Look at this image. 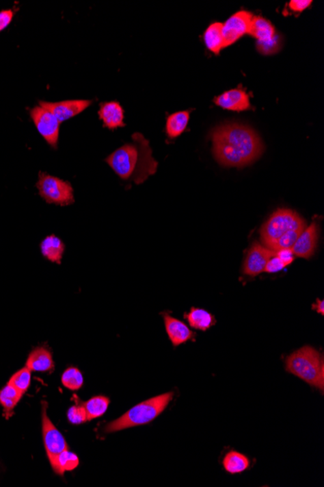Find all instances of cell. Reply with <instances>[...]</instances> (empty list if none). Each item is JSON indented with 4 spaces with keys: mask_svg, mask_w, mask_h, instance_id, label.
<instances>
[{
    "mask_svg": "<svg viewBox=\"0 0 324 487\" xmlns=\"http://www.w3.org/2000/svg\"><path fill=\"white\" fill-rule=\"evenodd\" d=\"M305 228H306V227H305ZM305 228L291 229V231L288 232L286 235L282 236L279 240L275 241V242L271 245L269 249L274 252H278L282 249H291L295 241L297 240L298 236L304 231Z\"/></svg>",
    "mask_w": 324,
    "mask_h": 487,
    "instance_id": "cell-28",
    "label": "cell"
},
{
    "mask_svg": "<svg viewBox=\"0 0 324 487\" xmlns=\"http://www.w3.org/2000/svg\"><path fill=\"white\" fill-rule=\"evenodd\" d=\"M305 227L306 221L297 212L288 208H279L261 227V241L265 247L269 248L275 241L291 229Z\"/></svg>",
    "mask_w": 324,
    "mask_h": 487,
    "instance_id": "cell-5",
    "label": "cell"
},
{
    "mask_svg": "<svg viewBox=\"0 0 324 487\" xmlns=\"http://www.w3.org/2000/svg\"><path fill=\"white\" fill-rule=\"evenodd\" d=\"M62 385L69 390L77 391L82 388L84 377L78 368L70 367L66 369L62 373Z\"/></svg>",
    "mask_w": 324,
    "mask_h": 487,
    "instance_id": "cell-27",
    "label": "cell"
},
{
    "mask_svg": "<svg viewBox=\"0 0 324 487\" xmlns=\"http://www.w3.org/2000/svg\"><path fill=\"white\" fill-rule=\"evenodd\" d=\"M221 29V23H213L205 30L204 36H203L206 47L215 55H219L222 49L226 48Z\"/></svg>",
    "mask_w": 324,
    "mask_h": 487,
    "instance_id": "cell-22",
    "label": "cell"
},
{
    "mask_svg": "<svg viewBox=\"0 0 324 487\" xmlns=\"http://www.w3.org/2000/svg\"><path fill=\"white\" fill-rule=\"evenodd\" d=\"M25 367L31 372H52L55 369V362L50 350L45 347H38L30 352Z\"/></svg>",
    "mask_w": 324,
    "mask_h": 487,
    "instance_id": "cell-16",
    "label": "cell"
},
{
    "mask_svg": "<svg viewBox=\"0 0 324 487\" xmlns=\"http://www.w3.org/2000/svg\"><path fill=\"white\" fill-rule=\"evenodd\" d=\"M79 458L68 449L59 453L51 463L55 474L64 475L66 472L75 470L79 466Z\"/></svg>",
    "mask_w": 324,
    "mask_h": 487,
    "instance_id": "cell-23",
    "label": "cell"
},
{
    "mask_svg": "<svg viewBox=\"0 0 324 487\" xmlns=\"http://www.w3.org/2000/svg\"><path fill=\"white\" fill-rule=\"evenodd\" d=\"M67 419L74 425H79V424L89 421L84 405H72L67 412Z\"/></svg>",
    "mask_w": 324,
    "mask_h": 487,
    "instance_id": "cell-30",
    "label": "cell"
},
{
    "mask_svg": "<svg viewBox=\"0 0 324 487\" xmlns=\"http://www.w3.org/2000/svg\"><path fill=\"white\" fill-rule=\"evenodd\" d=\"M37 131L47 141L49 145L57 149L59 138L60 123L50 111L38 105L30 110Z\"/></svg>",
    "mask_w": 324,
    "mask_h": 487,
    "instance_id": "cell-7",
    "label": "cell"
},
{
    "mask_svg": "<svg viewBox=\"0 0 324 487\" xmlns=\"http://www.w3.org/2000/svg\"><path fill=\"white\" fill-rule=\"evenodd\" d=\"M312 310H316L319 314H324V301L323 300H316V303L312 305Z\"/></svg>",
    "mask_w": 324,
    "mask_h": 487,
    "instance_id": "cell-35",
    "label": "cell"
},
{
    "mask_svg": "<svg viewBox=\"0 0 324 487\" xmlns=\"http://www.w3.org/2000/svg\"><path fill=\"white\" fill-rule=\"evenodd\" d=\"M282 48L281 36L276 34V36L271 41L265 43H256V49L259 53L262 55H274L279 52Z\"/></svg>",
    "mask_w": 324,
    "mask_h": 487,
    "instance_id": "cell-29",
    "label": "cell"
},
{
    "mask_svg": "<svg viewBox=\"0 0 324 487\" xmlns=\"http://www.w3.org/2000/svg\"><path fill=\"white\" fill-rule=\"evenodd\" d=\"M249 34L256 39V43H265L272 40L277 34L269 21L258 16L252 18Z\"/></svg>",
    "mask_w": 324,
    "mask_h": 487,
    "instance_id": "cell-19",
    "label": "cell"
},
{
    "mask_svg": "<svg viewBox=\"0 0 324 487\" xmlns=\"http://www.w3.org/2000/svg\"><path fill=\"white\" fill-rule=\"evenodd\" d=\"M109 405H110V399L105 396H96L90 398L83 405L87 412V419L90 421L103 416L107 412Z\"/></svg>",
    "mask_w": 324,
    "mask_h": 487,
    "instance_id": "cell-25",
    "label": "cell"
},
{
    "mask_svg": "<svg viewBox=\"0 0 324 487\" xmlns=\"http://www.w3.org/2000/svg\"><path fill=\"white\" fill-rule=\"evenodd\" d=\"M14 13L12 10H4L0 12V32L6 29L12 22Z\"/></svg>",
    "mask_w": 324,
    "mask_h": 487,
    "instance_id": "cell-33",
    "label": "cell"
},
{
    "mask_svg": "<svg viewBox=\"0 0 324 487\" xmlns=\"http://www.w3.org/2000/svg\"><path fill=\"white\" fill-rule=\"evenodd\" d=\"M191 112L187 110L173 113L166 121V134L168 138L173 139L179 138L180 134L186 131L189 122Z\"/></svg>",
    "mask_w": 324,
    "mask_h": 487,
    "instance_id": "cell-21",
    "label": "cell"
},
{
    "mask_svg": "<svg viewBox=\"0 0 324 487\" xmlns=\"http://www.w3.org/2000/svg\"><path fill=\"white\" fill-rule=\"evenodd\" d=\"M252 18V13L247 11H238L222 24V37L224 47H229L246 34H249Z\"/></svg>",
    "mask_w": 324,
    "mask_h": 487,
    "instance_id": "cell-9",
    "label": "cell"
},
{
    "mask_svg": "<svg viewBox=\"0 0 324 487\" xmlns=\"http://www.w3.org/2000/svg\"><path fill=\"white\" fill-rule=\"evenodd\" d=\"M275 254L276 252L272 251L265 245L254 242L247 253L246 259L243 264V273L247 277H258L265 271L268 261L275 256Z\"/></svg>",
    "mask_w": 324,
    "mask_h": 487,
    "instance_id": "cell-10",
    "label": "cell"
},
{
    "mask_svg": "<svg viewBox=\"0 0 324 487\" xmlns=\"http://www.w3.org/2000/svg\"><path fill=\"white\" fill-rule=\"evenodd\" d=\"M251 465V460L241 452L231 451L222 459V466L226 472L231 475L241 474L247 471Z\"/></svg>",
    "mask_w": 324,
    "mask_h": 487,
    "instance_id": "cell-20",
    "label": "cell"
},
{
    "mask_svg": "<svg viewBox=\"0 0 324 487\" xmlns=\"http://www.w3.org/2000/svg\"><path fill=\"white\" fill-rule=\"evenodd\" d=\"M41 253L43 257L52 263L60 265L66 251V245L59 236L51 235L46 236L40 245Z\"/></svg>",
    "mask_w": 324,
    "mask_h": 487,
    "instance_id": "cell-17",
    "label": "cell"
},
{
    "mask_svg": "<svg viewBox=\"0 0 324 487\" xmlns=\"http://www.w3.org/2000/svg\"><path fill=\"white\" fill-rule=\"evenodd\" d=\"M105 161L122 180L133 181L137 185L156 175L159 166V162L152 157L149 140L139 133L133 134V142L118 148Z\"/></svg>",
    "mask_w": 324,
    "mask_h": 487,
    "instance_id": "cell-2",
    "label": "cell"
},
{
    "mask_svg": "<svg viewBox=\"0 0 324 487\" xmlns=\"http://www.w3.org/2000/svg\"><path fill=\"white\" fill-rule=\"evenodd\" d=\"M98 115L100 120H103V126L109 129L126 127L124 108L118 101L100 104Z\"/></svg>",
    "mask_w": 324,
    "mask_h": 487,
    "instance_id": "cell-15",
    "label": "cell"
},
{
    "mask_svg": "<svg viewBox=\"0 0 324 487\" xmlns=\"http://www.w3.org/2000/svg\"><path fill=\"white\" fill-rule=\"evenodd\" d=\"M276 255L286 266L291 265L295 261V255L291 252V249L280 250V251L276 252Z\"/></svg>",
    "mask_w": 324,
    "mask_h": 487,
    "instance_id": "cell-34",
    "label": "cell"
},
{
    "mask_svg": "<svg viewBox=\"0 0 324 487\" xmlns=\"http://www.w3.org/2000/svg\"><path fill=\"white\" fill-rule=\"evenodd\" d=\"M174 393L167 392L146 400L144 402L134 405L126 414L116 421L110 422L104 428L105 433L120 432L126 429L146 425L154 421L165 410L169 403L173 400Z\"/></svg>",
    "mask_w": 324,
    "mask_h": 487,
    "instance_id": "cell-3",
    "label": "cell"
},
{
    "mask_svg": "<svg viewBox=\"0 0 324 487\" xmlns=\"http://www.w3.org/2000/svg\"><path fill=\"white\" fill-rule=\"evenodd\" d=\"M31 371L25 366L24 368L14 373L7 384L17 389L23 395H25V392L29 390L30 382H31Z\"/></svg>",
    "mask_w": 324,
    "mask_h": 487,
    "instance_id": "cell-26",
    "label": "cell"
},
{
    "mask_svg": "<svg viewBox=\"0 0 324 487\" xmlns=\"http://www.w3.org/2000/svg\"><path fill=\"white\" fill-rule=\"evenodd\" d=\"M286 371L310 386L324 391L323 357L314 347L306 345L286 357Z\"/></svg>",
    "mask_w": 324,
    "mask_h": 487,
    "instance_id": "cell-4",
    "label": "cell"
},
{
    "mask_svg": "<svg viewBox=\"0 0 324 487\" xmlns=\"http://www.w3.org/2000/svg\"><path fill=\"white\" fill-rule=\"evenodd\" d=\"M185 319L191 328L203 332L209 330L217 323L212 313L198 308H191L189 312L185 313Z\"/></svg>",
    "mask_w": 324,
    "mask_h": 487,
    "instance_id": "cell-18",
    "label": "cell"
},
{
    "mask_svg": "<svg viewBox=\"0 0 324 487\" xmlns=\"http://www.w3.org/2000/svg\"><path fill=\"white\" fill-rule=\"evenodd\" d=\"M36 187L41 198L49 205L68 206L75 201L73 187L68 181L40 171Z\"/></svg>",
    "mask_w": 324,
    "mask_h": 487,
    "instance_id": "cell-6",
    "label": "cell"
},
{
    "mask_svg": "<svg viewBox=\"0 0 324 487\" xmlns=\"http://www.w3.org/2000/svg\"><path fill=\"white\" fill-rule=\"evenodd\" d=\"M162 316H163L164 325H165V330L169 340L175 347L195 338L196 334L192 332L184 322L171 316L168 313H163Z\"/></svg>",
    "mask_w": 324,
    "mask_h": 487,
    "instance_id": "cell-14",
    "label": "cell"
},
{
    "mask_svg": "<svg viewBox=\"0 0 324 487\" xmlns=\"http://www.w3.org/2000/svg\"><path fill=\"white\" fill-rule=\"evenodd\" d=\"M319 240V224L316 220L298 236L291 252L299 258L310 259L314 254Z\"/></svg>",
    "mask_w": 324,
    "mask_h": 487,
    "instance_id": "cell-12",
    "label": "cell"
},
{
    "mask_svg": "<svg viewBox=\"0 0 324 487\" xmlns=\"http://www.w3.org/2000/svg\"><path fill=\"white\" fill-rule=\"evenodd\" d=\"M92 103V101L87 99H71V101H59V103H48V101L39 103L40 106L50 111L59 120L60 124L81 114Z\"/></svg>",
    "mask_w": 324,
    "mask_h": 487,
    "instance_id": "cell-11",
    "label": "cell"
},
{
    "mask_svg": "<svg viewBox=\"0 0 324 487\" xmlns=\"http://www.w3.org/2000/svg\"><path fill=\"white\" fill-rule=\"evenodd\" d=\"M42 434L48 459L52 463L59 453L68 449V445L62 434L49 419L46 403H43L42 408Z\"/></svg>",
    "mask_w": 324,
    "mask_h": 487,
    "instance_id": "cell-8",
    "label": "cell"
},
{
    "mask_svg": "<svg viewBox=\"0 0 324 487\" xmlns=\"http://www.w3.org/2000/svg\"><path fill=\"white\" fill-rule=\"evenodd\" d=\"M214 101L219 108L235 111V112H242L252 109L249 95L243 89L226 90L221 96L215 97Z\"/></svg>",
    "mask_w": 324,
    "mask_h": 487,
    "instance_id": "cell-13",
    "label": "cell"
},
{
    "mask_svg": "<svg viewBox=\"0 0 324 487\" xmlns=\"http://www.w3.org/2000/svg\"><path fill=\"white\" fill-rule=\"evenodd\" d=\"M286 266H286V264H284V262H282V260L280 259L276 254H275V256H273L272 258L268 261L267 265L265 266V271L267 273H276L284 270V269L286 268Z\"/></svg>",
    "mask_w": 324,
    "mask_h": 487,
    "instance_id": "cell-31",
    "label": "cell"
},
{
    "mask_svg": "<svg viewBox=\"0 0 324 487\" xmlns=\"http://www.w3.org/2000/svg\"><path fill=\"white\" fill-rule=\"evenodd\" d=\"M213 154L228 168H245L262 154L263 143L252 127L230 123L213 129Z\"/></svg>",
    "mask_w": 324,
    "mask_h": 487,
    "instance_id": "cell-1",
    "label": "cell"
},
{
    "mask_svg": "<svg viewBox=\"0 0 324 487\" xmlns=\"http://www.w3.org/2000/svg\"><path fill=\"white\" fill-rule=\"evenodd\" d=\"M312 3L311 0H291L288 3V8L293 12L301 13L309 8Z\"/></svg>",
    "mask_w": 324,
    "mask_h": 487,
    "instance_id": "cell-32",
    "label": "cell"
},
{
    "mask_svg": "<svg viewBox=\"0 0 324 487\" xmlns=\"http://www.w3.org/2000/svg\"><path fill=\"white\" fill-rule=\"evenodd\" d=\"M23 396L22 393L8 384L0 390V405L3 408L7 419L13 414L14 409L17 407Z\"/></svg>",
    "mask_w": 324,
    "mask_h": 487,
    "instance_id": "cell-24",
    "label": "cell"
}]
</instances>
